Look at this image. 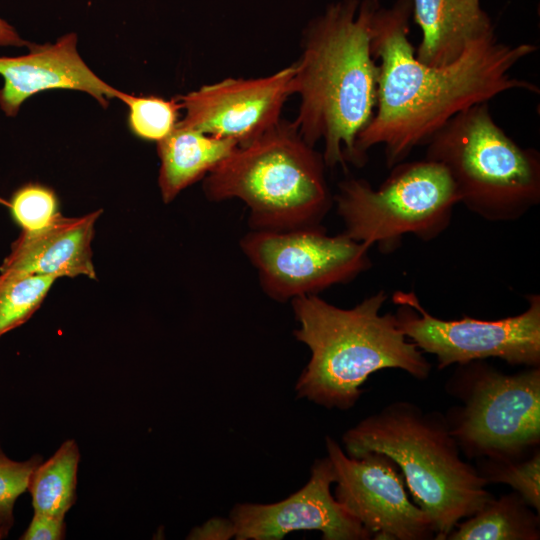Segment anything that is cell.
<instances>
[{
    "instance_id": "5b68a950",
    "label": "cell",
    "mask_w": 540,
    "mask_h": 540,
    "mask_svg": "<svg viewBox=\"0 0 540 540\" xmlns=\"http://www.w3.org/2000/svg\"><path fill=\"white\" fill-rule=\"evenodd\" d=\"M325 169L294 122L280 120L207 174L203 191L211 201H243L252 230L321 227L333 204Z\"/></svg>"
},
{
    "instance_id": "4316f807",
    "label": "cell",
    "mask_w": 540,
    "mask_h": 540,
    "mask_svg": "<svg viewBox=\"0 0 540 540\" xmlns=\"http://www.w3.org/2000/svg\"><path fill=\"white\" fill-rule=\"evenodd\" d=\"M28 42L7 21L0 17V46L27 47Z\"/></svg>"
},
{
    "instance_id": "9c48e42d",
    "label": "cell",
    "mask_w": 540,
    "mask_h": 540,
    "mask_svg": "<svg viewBox=\"0 0 540 540\" xmlns=\"http://www.w3.org/2000/svg\"><path fill=\"white\" fill-rule=\"evenodd\" d=\"M526 300L524 312L499 320H444L431 315L413 292L392 295L399 328L422 352L436 357L439 369L487 358L540 366V295H526Z\"/></svg>"
},
{
    "instance_id": "83f0119b",
    "label": "cell",
    "mask_w": 540,
    "mask_h": 540,
    "mask_svg": "<svg viewBox=\"0 0 540 540\" xmlns=\"http://www.w3.org/2000/svg\"><path fill=\"white\" fill-rule=\"evenodd\" d=\"M3 538H5V537L3 536V534H2V532L0 530V539H3Z\"/></svg>"
},
{
    "instance_id": "ac0fdd59",
    "label": "cell",
    "mask_w": 540,
    "mask_h": 540,
    "mask_svg": "<svg viewBox=\"0 0 540 540\" xmlns=\"http://www.w3.org/2000/svg\"><path fill=\"white\" fill-rule=\"evenodd\" d=\"M539 513L517 493L493 497L480 510L457 523L447 540H538Z\"/></svg>"
},
{
    "instance_id": "484cf974",
    "label": "cell",
    "mask_w": 540,
    "mask_h": 540,
    "mask_svg": "<svg viewBox=\"0 0 540 540\" xmlns=\"http://www.w3.org/2000/svg\"><path fill=\"white\" fill-rule=\"evenodd\" d=\"M235 537L234 527L230 518H212L202 526L194 528L188 539L226 540Z\"/></svg>"
},
{
    "instance_id": "d6986e66",
    "label": "cell",
    "mask_w": 540,
    "mask_h": 540,
    "mask_svg": "<svg viewBox=\"0 0 540 540\" xmlns=\"http://www.w3.org/2000/svg\"><path fill=\"white\" fill-rule=\"evenodd\" d=\"M80 460L74 440H66L45 462L34 469L28 491L34 512L64 519L76 500Z\"/></svg>"
},
{
    "instance_id": "ba28073f",
    "label": "cell",
    "mask_w": 540,
    "mask_h": 540,
    "mask_svg": "<svg viewBox=\"0 0 540 540\" xmlns=\"http://www.w3.org/2000/svg\"><path fill=\"white\" fill-rule=\"evenodd\" d=\"M447 391L462 403L445 418L467 457L515 459L538 448L540 366L506 374L472 361L458 365Z\"/></svg>"
},
{
    "instance_id": "cb8c5ba5",
    "label": "cell",
    "mask_w": 540,
    "mask_h": 540,
    "mask_svg": "<svg viewBox=\"0 0 540 540\" xmlns=\"http://www.w3.org/2000/svg\"><path fill=\"white\" fill-rule=\"evenodd\" d=\"M9 208L12 218L22 231L39 230L58 214L55 194L36 184H28L18 189L10 200Z\"/></svg>"
},
{
    "instance_id": "5bb4252c",
    "label": "cell",
    "mask_w": 540,
    "mask_h": 540,
    "mask_svg": "<svg viewBox=\"0 0 540 540\" xmlns=\"http://www.w3.org/2000/svg\"><path fill=\"white\" fill-rule=\"evenodd\" d=\"M29 52L17 57H0V108L10 117L19 112L33 94L49 89H74L88 93L106 108L109 100L122 101L119 91L98 77L77 51V36L66 34L53 44H30Z\"/></svg>"
},
{
    "instance_id": "30bf717a",
    "label": "cell",
    "mask_w": 540,
    "mask_h": 540,
    "mask_svg": "<svg viewBox=\"0 0 540 540\" xmlns=\"http://www.w3.org/2000/svg\"><path fill=\"white\" fill-rule=\"evenodd\" d=\"M240 246L257 269L263 291L285 302L350 282L371 266L370 247L324 228L251 230Z\"/></svg>"
},
{
    "instance_id": "e0dca14e",
    "label": "cell",
    "mask_w": 540,
    "mask_h": 540,
    "mask_svg": "<svg viewBox=\"0 0 540 540\" xmlns=\"http://www.w3.org/2000/svg\"><path fill=\"white\" fill-rule=\"evenodd\" d=\"M238 144L226 138L205 134L177 122L174 129L157 142L160 158L158 185L162 199L169 203L186 187L204 178Z\"/></svg>"
},
{
    "instance_id": "7c38bea8",
    "label": "cell",
    "mask_w": 540,
    "mask_h": 540,
    "mask_svg": "<svg viewBox=\"0 0 540 540\" xmlns=\"http://www.w3.org/2000/svg\"><path fill=\"white\" fill-rule=\"evenodd\" d=\"M295 65L258 78H227L179 96L180 124L245 146L274 127L294 94Z\"/></svg>"
},
{
    "instance_id": "7a4b0ae2",
    "label": "cell",
    "mask_w": 540,
    "mask_h": 540,
    "mask_svg": "<svg viewBox=\"0 0 540 540\" xmlns=\"http://www.w3.org/2000/svg\"><path fill=\"white\" fill-rule=\"evenodd\" d=\"M378 0L329 4L304 30L295 65L294 94L300 98L294 121L311 146L322 141L326 167L366 162L356 149L359 134L377 104V63L371 52Z\"/></svg>"
},
{
    "instance_id": "277c9868",
    "label": "cell",
    "mask_w": 540,
    "mask_h": 540,
    "mask_svg": "<svg viewBox=\"0 0 540 540\" xmlns=\"http://www.w3.org/2000/svg\"><path fill=\"white\" fill-rule=\"evenodd\" d=\"M342 441L350 457L378 452L396 463L436 540H447L457 523L494 497L477 469L461 458L445 416L411 402L383 407L347 430Z\"/></svg>"
},
{
    "instance_id": "9a60e30c",
    "label": "cell",
    "mask_w": 540,
    "mask_h": 540,
    "mask_svg": "<svg viewBox=\"0 0 540 540\" xmlns=\"http://www.w3.org/2000/svg\"><path fill=\"white\" fill-rule=\"evenodd\" d=\"M101 210L79 217L57 214L45 227L21 231L11 244L0 272L96 279L91 242Z\"/></svg>"
},
{
    "instance_id": "44dd1931",
    "label": "cell",
    "mask_w": 540,
    "mask_h": 540,
    "mask_svg": "<svg viewBox=\"0 0 540 540\" xmlns=\"http://www.w3.org/2000/svg\"><path fill=\"white\" fill-rule=\"evenodd\" d=\"M489 483H504L517 492L536 512H540V451L515 459L481 458L476 468Z\"/></svg>"
},
{
    "instance_id": "8fae6325",
    "label": "cell",
    "mask_w": 540,
    "mask_h": 540,
    "mask_svg": "<svg viewBox=\"0 0 540 540\" xmlns=\"http://www.w3.org/2000/svg\"><path fill=\"white\" fill-rule=\"evenodd\" d=\"M326 449L335 472L336 501L373 539H435L432 523L410 500L403 475L391 458L378 452L350 457L329 436Z\"/></svg>"
},
{
    "instance_id": "2e32d148",
    "label": "cell",
    "mask_w": 540,
    "mask_h": 540,
    "mask_svg": "<svg viewBox=\"0 0 540 540\" xmlns=\"http://www.w3.org/2000/svg\"><path fill=\"white\" fill-rule=\"evenodd\" d=\"M412 19L422 33L415 56L436 68L455 62L472 43L496 34L481 0H412Z\"/></svg>"
},
{
    "instance_id": "7402d4cb",
    "label": "cell",
    "mask_w": 540,
    "mask_h": 540,
    "mask_svg": "<svg viewBox=\"0 0 540 540\" xmlns=\"http://www.w3.org/2000/svg\"><path fill=\"white\" fill-rule=\"evenodd\" d=\"M122 101L129 107V125L134 134L150 141H160L176 126L178 99L165 100L154 96L124 94Z\"/></svg>"
},
{
    "instance_id": "52a82bcc",
    "label": "cell",
    "mask_w": 540,
    "mask_h": 540,
    "mask_svg": "<svg viewBox=\"0 0 540 540\" xmlns=\"http://www.w3.org/2000/svg\"><path fill=\"white\" fill-rule=\"evenodd\" d=\"M333 202L346 236L389 253L406 234L423 241L440 236L459 198L446 168L424 158L393 166L378 189L365 179H346Z\"/></svg>"
},
{
    "instance_id": "8992f818",
    "label": "cell",
    "mask_w": 540,
    "mask_h": 540,
    "mask_svg": "<svg viewBox=\"0 0 540 540\" xmlns=\"http://www.w3.org/2000/svg\"><path fill=\"white\" fill-rule=\"evenodd\" d=\"M426 146L425 158L446 168L459 203L483 219L514 221L539 204L540 154L511 139L488 102L454 115Z\"/></svg>"
},
{
    "instance_id": "4fadbf2b",
    "label": "cell",
    "mask_w": 540,
    "mask_h": 540,
    "mask_svg": "<svg viewBox=\"0 0 540 540\" xmlns=\"http://www.w3.org/2000/svg\"><path fill=\"white\" fill-rule=\"evenodd\" d=\"M335 472L329 457L317 459L308 482L276 503L236 504L229 515L237 540H280L299 530H317L323 540H367L371 534L331 493Z\"/></svg>"
},
{
    "instance_id": "d4e9b609",
    "label": "cell",
    "mask_w": 540,
    "mask_h": 540,
    "mask_svg": "<svg viewBox=\"0 0 540 540\" xmlns=\"http://www.w3.org/2000/svg\"><path fill=\"white\" fill-rule=\"evenodd\" d=\"M65 536L64 519L34 512V515L20 537L22 540H60Z\"/></svg>"
},
{
    "instance_id": "3957f363",
    "label": "cell",
    "mask_w": 540,
    "mask_h": 540,
    "mask_svg": "<svg viewBox=\"0 0 540 540\" xmlns=\"http://www.w3.org/2000/svg\"><path fill=\"white\" fill-rule=\"evenodd\" d=\"M387 298L379 290L350 309L317 294L291 300L299 324L294 336L311 354L295 386L297 398L347 410L376 371L394 368L419 380L428 378L431 364L401 331L395 314L380 313Z\"/></svg>"
},
{
    "instance_id": "603a6c76",
    "label": "cell",
    "mask_w": 540,
    "mask_h": 540,
    "mask_svg": "<svg viewBox=\"0 0 540 540\" xmlns=\"http://www.w3.org/2000/svg\"><path fill=\"white\" fill-rule=\"evenodd\" d=\"M42 462L38 455L26 461L10 459L0 448V530L7 537L14 524V506L26 491L34 469Z\"/></svg>"
},
{
    "instance_id": "6da1fadb",
    "label": "cell",
    "mask_w": 540,
    "mask_h": 540,
    "mask_svg": "<svg viewBox=\"0 0 540 540\" xmlns=\"http://www.w3.org/2000/svg\"><path fill=\"white\" fill-rule=\"evenodd\" d=\"M412 0H395L375 11L371 52L378 68L377 104L370 123L359 134L356 149L366 162L367 151L384 148L392 168L429 139L454 115L489 102L510 90L538 93L536 84L511 74L538 47L510 45L496 34L472 43L455 62L440 68L415 56L410 41Z\"/></svg>"
},
{
    "instance_id": "ffe728a7",
    "label": "cell",
    "mask_w": 540,
    "mask_h": 540,
    "mask_svg": "<svg viewBox=\"0 0 540 540\" xmlns=\"http://www.w3.org/2000/svg\"><path fill=\"white\" fill-rule=\"evenodd\" d=\"M55 280L47 275L0 272V338L32 317Z\"/></svg>"
}]
</instances>
